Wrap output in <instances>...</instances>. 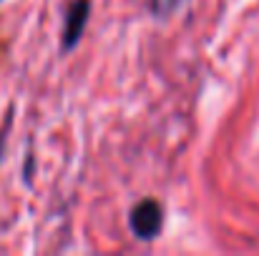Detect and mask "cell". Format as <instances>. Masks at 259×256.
<instances>
[{"instance_id": "1", "label": "cell", "mask_w": 259, "mask_h": 256, "mask_svg": "<svg viewBox=\"0 0 259 256\" xmlns=\"http://www.w3.org/2000/svg\"><path fill=\"white\" fill-rule=\"evenodd\" d=\"M128 226H131V234L139 241H154L161 234V229H164V209H161V203L154 201V198L139 201L131 209Z\"/></svg>"}, {"instance_id": "2", "label": "cell", "mask_w": 259, "mask_h": 256, "mask_svg": "<svg viewBox=\"0 0 259 256\" xmlns=\"http://www.w3.org/2000/svg\"><path fill=\"white\" fill-rule=\"evenodd\" d=\"M91 15V0H73L66 10V23H63V50H73L83 35Z\"/></svg>"}, {"instance_id": "3", "label": "cell", "mask_w": 259, "mask_h": 256, "mask_svg": "<svg viewBox=\"0 0 259 256\" xmlns=\"http://www.w3.org/2000/svg\"><path fill=\"white\" fill-rule=\"evenodd\" d=\"M181 3H184V0H149V10H151V15H156V18H169L174 10H179Z\"/></svg>"}, {"instance_id": "4", "label": "cell", "mask_w": 259, "mask_h": 256, "mask_svg": "<svg viewBox=\"0 0 259 256\" xmlns=\"http://www.w3.org/2000/svg\"><path fill=\"white\" fill-rule=\"evenodd\" d=\"M0 3H3V0H0Z\"/></svg>"}]
</instances>
